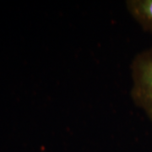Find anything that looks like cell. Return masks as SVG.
Here are the masks:
<instances>
[{"label":"cell","mask_w":152,"mask_h":152,"mask_svg":"<svg viewBox=\"0 0 152 152\" xmlns=\"http://www.w3.org/2000/svg\"><path fill=\"white\" fill-rule=\"evenodd\" d=\"M131 97L152 123V48L136 55L131 64Z\"/></svg>","instance_id":"1"},{"label":"cell","mask_w":152,"mask_h":152,"mask_svg":"<svg viewBox=\"0 0 152 152\" xmlns=\"http://www.w3.org/2000/svg\"><path fill=\"white\" fill-rule=\"evenodd\" d=\"M128 10L145 31L152 32V0H129Z\"/></svg>","instance_id":"2"}]
</instances>
